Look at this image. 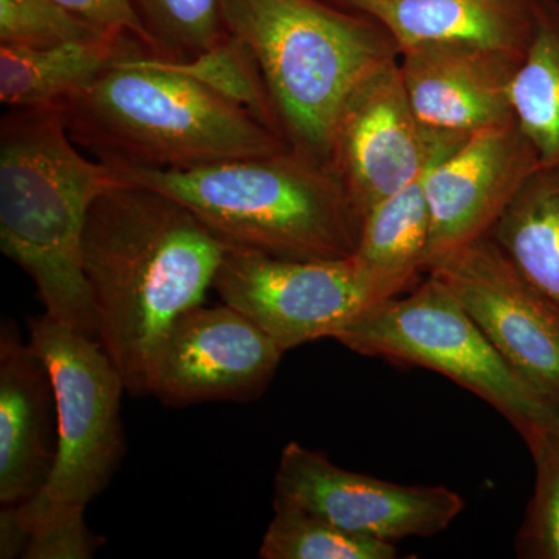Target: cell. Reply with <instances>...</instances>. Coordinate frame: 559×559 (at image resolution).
I'll list each match as a JSON object with an SVG mask.
<instances>
[{
  "label": "cell",
  "instance_id": "cell-8",
  "mask_svg": "<svg viewBox=\"0 0 559 559\" xmlns=\"http://www.w3.org/2000/svg\"><path fill=\"white\" fill-rule=\"evenodd\" d=\"M213 289L285 353L334 337L360 312L403 293L353 257L286 260L240 249H227Z\"/></svg>",
  "mask_w": 559,
  "mask_h": 559
},
{
  "label": "cell",
  "instance_id": "cell-11",
  "mask_svg": "<svg viewBox=\"0 0 559 559\" xmlns=\"http://www.w3.org/2000/svg\"><path fill=\"white\" fill-rule=\"evenodd\" d=\"M465 140L433 138L412 109L400 58L353 92L334 131L330 165L347 189L360 224L373 205L412 182Z\"/></svg>",
  "mask_w": 559,
  "mask_h": 559
},
{
  "label": "cell",
  "instance_id": "cell-15",
  "mask_svg": "<svg viewBox=\"0 0 559 559\" xmlns=\"http://www.w3.org/2000/svg\"><path fill=\"white\" fill-rule=\"evenodd\" d=\"M49 370L13 323L0 330V503L17 506L49 479L57 444Z\"/></svg>",
  "mask_w": 559,
  "mask_h": 559
},
{
  "label": "cell",
  "instance_id": "cell-5",
  "mask_svg": "<svg viewBox=\"0 0 559 559\" xmlns=\"http://www.w3.org/2000/svg\"><path fill=\"white\" fill-rule=\"evenodd\" d=\"M227 32L259 66L282 138L330 164L353 92L400 47L377 21L331 0H223Z\"/></svg>",
  "mask_w": 559,
  "mask_h": 559
},
{
  "label": "cell",
  "instance_id": "cell-6",
  "mask_svg": "<svg viewBox=\"0 0 559 559\" xmlns=\"http://www.w3.org/2000/svg\"><path fill=\"white\" fill-rule=\"evenodd\" d=\"M333 340L359 355L450 378L487 401L522 437L543 428V396L511 369L436 275L428 274L406 297H390L360 312Z\"/></svg>",
  "mask_w": 559,
  "mask_h": 559
},
{
  "label": "cell",
  "instance_id": "cell-27",
  "mask_svg": "<svg viewBox=\"0 0 559 559\" xmlns=\"http://www.w3.org/2000/svg\"><path fill=\"white\" fill-rule=\"evenodd\" d=\"M73 16L103 33H119L138 40L151 58H156L153 40L143 27L131 0H55Z\"/></svg>",
  "mask_w": 559,
  "mask_h": 559
},
{
  "label": "cell",
  "instance_id": "cell-4",
  "mask_svg": "<svg viewBox=\"0 0 559 559\" xmlns=\"http://www.w3.org/2000/svg\"><path fill=\"white\" fill-rule=\"evenodd\" d=\"M109 167L175 198L229 249L341 260L358 246L360 218L337 173L293 148L190 170Z\"/></svg>",
  "mask_w": 559,
  "mask_h": 559
},
{
  "label": "cell",
  "instance_id": "cell-2",
  "mask_svg": "<svg viewBox=\"0 0 559 559\" xmlns=\"http://www.w3.org/2000/svg\"><path fill=\"white\" fill-rule=\"evenodd\" d=\"M117 180L109 165L81 153L58 106L9 109L2 117L0 249L35 282L46 314L94 340L84 226L92 202Z\"/></svg>",
  "mask_w": 559,
  "mask_h": 559
},
{
  "label": "cell",
  "instance_id": "cell-21",
  "mask_svg": "<svg viewBox=\"0 0 559 559\" xmlns=\"http://www.w3.org/2000/svg\"><path fill=\"white\" fill-rule=\"evenodd\" d=\"M261 559H393L388 540L345 532L323 518L275 496L274 518L261 543Z\"/></svg>",
  "mask_w": 559,
  "mask_h": 559
},
{
  "label": "cell",
  "instance_id": "cell-25",
  "mask_svg": "<svg viewBox=\"0 0 559 559\" xmlns=\"http://www.w3.org/2000/svg\"><path fill=\"white\" fill-rule=\"evenodd\" d=\"M13 509L25 533L22 558L87 559L100 546L84 522L83 507L55 502L38 492Z\"/></svg>",
  "mask_w": 559,
  "mask_h": 559
},
{
  "label": "cell",
  "instance_id": "cell-26",
  "mask_svg": "<svg viewBox=\"0 0 559 559\" xmlns=\"http://www.w3.org/2000/svg\"><path fill=\"white\" fill-rule=\"evenodd\" d=\"M103 35L110 33L91 27L55 0H0L2 46L40 49L73 40L100 38Z\"/></svg>",
  "mask_w": 559,
  "mask_h": 559
},
{
  "label": "cell",
  "instance_id": "cell-19",
  "mask_svg": "<svg viewBox=\"0 0 559 559\" xmlns=\"http://www.w3.org/2000/svg\"><path fill=\"white\" fill-rule=\"evenodd\" d=\"M451 151L441 153L412 182L373 205L360 224L353 259L403 290L425 272L430 237L426 176L430 165Z\"/></svg>",
  "mask_w": 559,
  "mask_h": 559
},
{
  "label": "cell",
  "instance_id": "cell-22",
  "mask_svg": "<svg viewBox=\"0 0 559 559\" xmlns=\"http://www.w3.org/2000/svg\"><path fill=\"white\" fill-rule=\"evenodd\" d=\"M157 60L186 62L229 36L223 0H131Z\"/></svg>",
  "mask_w": 559,
  "mask_h": 559
},
{
  "label": "cell",
  "instance_id": "cell-17",
  "mask_svg": "<svg viewBox=\"0 0 559 559\" xmlns=\"http://www.w3.org/2000/svg\"><path fill=\"white\" fill-rule=\"evenodd\" d=\"M134 55L150 57L138 40L117 33L40 49L0 44V102L9 109L58 106Z\"/></svg>",
  "mask_w": 559,
  "mask_h": 559
},
{
  "label": "cell",
  "instance_id": "cell-28",
  "mask_svg": "<svg viewBox=\"0 0 559 559\" xmlns=\"http://www.w3.org/2000/svg\"><path fill=\"white\" fill-rule=\"evenodd\" d=\"M544 423L543 428L551 430L559 436V393L544 400Z\"/></svg>",
  "mask_w": 559,
  "mask_h": 559
},
{
  "label": "cell",
  "instance_id": "cell-9",
  "mask_svg": "<svg viewBox=\"0 0 559 559\" xmlns=\"http://www.w3.org/2000/svg\"><path fill=\"white\" fill-rule=\"evenodd\" d=\"M492 347L544 400L559 393V305L521 274L489 235L429 264Z\"/></svg>",
  "mask_w": 559,
  "mask_h": 559
},
{
  "label": "cell",
  "instance_id": "cell-12",
  "mask_svg": "<svg viewBox=\"0 0 559 559\" xmlns=\"http://www.w3.org/2000/svg\"><path fill=\"white\" fill-rule=\"evenodd\" d=\"M282 348L223 304L180 316L162 341L148 377V395L168 406L210 401H250L266 390Z\"/></svg>",
  "mask_w": 559,
  "mask_h": 559
},
{
  "label": "cell",
  "instance_id": "cell-14",
  "mask_svg": "<svg viewBox=\"0 0 559 559\" xmlns=\"http://www.w3.org/2000/svg\"><path fill=\"white\" fill-rule=\"evenodd\" d=\"M522 61L502 51L426 44L401 51L400 70L426 132L466 140L516 120L511 84Z\"/></svg>",
  "mask_w": 559,
  "mask_h": 559
},
{
  "label": "cell",
  "instance_id": "cell-1",
  "mask_svg": "<svg viewBox=\"0 0 559 559\" xmlns=\"http://www.w3.org/2000/svg\"><path fill=\"white\" fill-rule=\"evenodd\" d=\"M227 249L186 205L142 183L119 178L92 202L84 275L98 340L131 395H148L162 341L202 305Z\"/></svg>",
  "mask_w": 559,
  "mask_h": 559
},
{
  "label": "cell",
  "instance_id": "cell-13",
  "mask_svg": "<svg viewBox=\"0 0 559 559\" xmlns=\"http://www.w3.org/2000/svg\"><path fill=\"white\" fill-rule=\"evenodd\" d=\"M540 165L518 121L477 132L430 165L426 194L432 261L485 237L525 179Z\"/></svg>",
  "mask_w": 559,
  "mask_h": 559
},
{
  "label": "cell",
  "instance_id": "cell-7",
  "mask_svg": "<svg viewBox=\"0 0 559 559\" xmlns=\"http://www.w3.org/2000/svg\"><path fill=\"white\" fill-rule=\"evenodd\" d=\"M28 329L57 406V452L39 495L86 509L108 487L123 455L120 403L127 385L100 341L46 312L28 320Z\"/></svg>",
  "mask_w": 559,
  "mask_h": 559
},
{
  "label": "cell",
  "instance_id": "cell-20",
  "mask_svg": "<svg viewBox=\"0 0 559 559\" xmlns=\"http://www.w3.org/2000/svg\"><path fill=\"white\" fill-rule=\"evenodd\" d=\"M511 103L540 165L559 164V0H533L532 40Z\"/></svg>",
  "mask_w": 559,
  "mask_h": 559
},
{
  "label": "cell",
  "instance_id": "cell-23",
  "mask_svg": "<svg viewBox=\"0 0 559 559\" xmlns=\"http://www.w3.org/2000/svg\"><path fill=\"white\" fill-rule=\"evenodd\" d=\"M165 62L183 75L200 81L221 97L249 110L255 119L282 138L270 92L266 90L259 66L250 51L234 36H227L218 46L193 60Z\"/></svg>",
  "mask_w": 559,
  "mask_h": 559
},
{
  "label": "cell",
  "instance_id": "cell-3",
  "mask_svg": "<svg viewBox=\"0 0 559 559\" xmlns=\"http://www.w3.org/2000/svg\"><path fill=\"white\" fill-rule=\"evenodd\" d=\"M58 108L73 142L117 167L190 170L290 150L249 110L146 55L116 62Z\"/></svg>",
  "mask_w": 559,
  "mask_h": 559
},
{
  "label": "cell",
  "instance_id": "cell-24",
  "mask_svg": "<svg viewBox=\"0 0 559 559\" xmlns=\"http://www.w3.org/2000/svg\"><path fill=\"white\" fill-rule=\"evenodd\" d=\"M536 481L516 536V555L525 559H559V436L535 428L524 436Z\"/></svg>",
  "mask_w": 559,
  "mask_h": 559
},
{
  "label": "cell",
  "instance_id": "cell-16",
  "mask_svg": "<svg viewBox=\"0 0 559 559\" xmlns=\"http://www.w3.org/2000/svg\"><path fill=\"white\" fill-rule=\"evenodd\" d=\"M382 25L400 53L426 44H459L524 60L533 0H331Z\"/></svg>",
  "mask_w": 559,
  "mask_h": 559
},
{
  "label": "cell",
  "instance_id": "cell-18",
  "mask_svg": "<svg viewBox=\"0 0 559 559\" xmlns=\"http://www.w3.org/2000/svg\"><path fill=\"white\" fill-rule=\"evenodd\" d=\"M488 235L530 283L559 305V164L539 165Z\"/></svg>",
  "mask_w": 559,
  "mask_h": 559
},
{
  "label": "cell",
  "instance_id": "cell-10",
  "mask_svg": "<svg viewBox=\"0 0 559 559\" xmlns=\"http://www.w3.org/2000/svg\"><path fill=\"white\" fill-rule=\"evenodd\" d=\"M275 496L345 532L393 544L439 535L465 509V500L450 488L392 484L352 473L296 441L280 455Z\"/></svg>",
  "mask_w": 559,
  "mask_h": 559
}]
</instances>
